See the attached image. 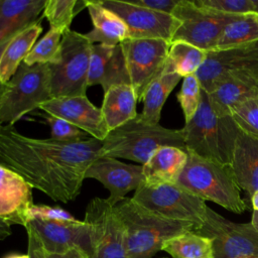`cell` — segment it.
<instances>
[{"mask_svg": "<svg viewBox=\"0 0 258 258\" xmlns=\"http://www.w3.org/2000/svg\"><path fill=\"white\" fill-rule=\"evenodd\" d=\"M61 38L60 31L49 28L46 34L33 45L23 62L28 66L57 63L61 55Z\"/></svg>", "mask_w": 258, "mask_h": 258, "instance_id": "4dcf8cb0", "label": "cell"}, {"mask_svg": "<svg viewBox=\"0 0 258 258\" xmlns=\"http://www.w3.org/2000/svg\"><path fill=\"white\" fill-rule=\"evenodd\" d=\"M92 43L80 32L68 30L61 38V55L49 64L52 98L86 96Z\"/></svg>", "mask_w": 258, "mask_h": 258, "instance_id": "52a82bcc", "label": "cell"}, {"mask_svg": "<svg viewBox=\"0 0 258 258\" xmlns=\"http://www.w3.org/2000/svg\"><path fill=\"white\" fill-rule=\"evenodd\" d=\"M33 219H40L59 223H74L77 220L66 210L59 207H51L47 205H33L28 212V222Z\"/></svg>", "mask_w": 258, "mask_h": 258, "instance_id": "8d00e7d4", "label": "cell"}, {"mask_svg": "<svg viewBox=\"0 0 258 258\" xmlns=\"http://www.w3.org/2000/svg\"><path fill=\"white\" fill-rule=\"evenodd\" d=\"M28 239V246H27V253L29 254L30 258H47V253L45 252L42 243L36 234L35 230L27 224L25 227Z\"/></svg>", "mask_w": 258, "mask_h": 258, "instance_id": "f35d334b", "label": "cell"}, {"mask_svg": "<svg viewBox=\"0 0 258 258\" xmlns=\"http://www.w3.org/2000/svg\"><path fill=\"white\" fill-rule=\"evenodd\" d=\"M195 233L213 241L214 258H258V232L251 223H235L208 207Z\"/></svg>", "mask_w": 258, "mask_h": 258, "instance_id": "8fae6325", "label": "cell"}, {"mask_svg": "<svg viewBox=\"0 0 258 258\" xmlns=\"http://www.w3.org/2000/svg\"><path fill=\"white\" fill-rule=\"evenodd\" d=\"M187 161V152L174 146L157 148L142 165L144 182L175 183Z\"/></svg>", "mask_w": 258, "mask_h": 258, "instance_id": "44dd1931", "label": "cell"}, {"mask_svg": "<svg viewBox=\"0 0 258 258\" xmlns=\"http://www.w3.org/2000/svg\"><path fill=\"white\" fill-rule=\"evenodd\" d=\"M12 38H13V37H12ZM12 38H11V39H12ZM11 39H8V40L3 41V42L0 43V57H1V55H2V53H3V51H4V49L6 48L7 44L9 43V41H10ZM6 90H7V84H4V83H2V82L0 81V107H1L2 100H3V97H4V94H5Z\"/></svg>", "mask_w": 258, "mask_h": 258, "instance_id": "60d3db41", "label": "cell"}, {"mask_svg": "<svg viewBox=\"0 0 258 258\" xmlns=\"http://www.w3.org/2000/svg\"><path fill=\"white\" fill-rule=\"evenodd\" d=\"M114 207L125 228L128 258H152L165 241L196 229L191 223L161 217L132 198H125Z\"/></svg>", "mask_w": 258, "mask_h": 258, "instance_id": "7a4b0ae2", "label": "cell"}, {"mask_svg": "<svg viewBox=\"0 0 258 258\" xmlns=\"http://www.w3.org/2000/svg\"><path fill=\"white\" fill-rule=\"evenodd\" d=\"M42 32L40 19L16 34L7 44L0 57V81L7 84L31 50Z\"/></svg>", "mask_w": 258, "mask_h": 258, "instance_id": "d4e9b609", "label": "cell"}, {"mask_svg": "<svg viewBox=\"0 0 258 258\" xmlns=\"http://www.w3.org/2000/svg\"><path fill=\"white\" fill-rule=\"evenodd\" d=\"M175 183L200 199L216 203L236 214H242L247 208L231 167L191 152H187L186 164Z\"/></svg>", "mask_w": 258, "mask_h": 258, "instance_id": "5b68a950", "label": "cell"}, {"mask_svg": "<svg viewBox=\"0 0 258 258\" xmlns=\"http://www.w3.org/2000/svg\"><path fill=\"white\" fill-rule=\"evenodd\" d=\"M179 1L180 0H132L129 2L134 5L148 8L154 11L172 14Z\"/></svg>", "mask_w": 258, "mask_h": 258, "instance_id": "74e56055", "label": "cell"}, {"mask_svg": "<svg viewBox=\"0 0 258 258\" xmlns=\"http://www.w3.org/2000/svg\"><path fill=\"white\" fill-rule=\"evenodd\" d=\"M38 109L71 122L91 137L101 141L110 132L101 108L91 103L87 96L52 98L41 104Z\"/></svg>", "mask_w": 258, "mask_h": 258, "instance_id": "2e32d148", "label": "cell"}, {"mask_svg": "<svg viewBox=\"0 0 258 258\" xmlns=\"http://www.w3.org/2000/svg\"><path fill=\"white\" fill-rule=\"evenodd\" d=\"M180 79L179 75L164 70L150 83L142 97L143 110L139 116L143 121L149 124H159L163 105Z\"/></svg>", "mask_w": 258, "mask_h": 258, "instance_id": "484cf974", "label": "cell"}, {"mask_svg": "<svg viewBox=\"0 0 258 258\" xmlns=\"http://www.w3.org/2000/svg\"><path fill=\"white\" fill-rule=\"evenodd\" d=\"M137 101L135 91L130 85H115L104 92L101 111L109 131L124 125L138 115Z\"/></svg>", "mask_w": 258, "mask_h": 258, "instance_id": "cb8c5ba5", "label": "cell"}, {"mask_svg": "<svg viewBox=\"0 0 258 258\" xmlns=\"http://www.w3.org/2000/svg\"><path fill=\"white\" fill-rule=\"evenodd\" d=\"M115 45L93 44L89 66L88 87L95 85H103L109 70L111 56Z\"/></svg>", "mask_w": 258, "mask_h": 258, "instance_id": "1f68e13d", "label": "cell"}, {"mask_svg": "<svg viewBox=\"0 0 258 258\" xmlns=\"http://www.w3.org/2000/svg\"><path fill=\"white\" fill-rule=\"evenodd\" d=\"M170 44L161 39L130 38L120 43L126 82L134 89L138 101L164 71Z\"/></svg>", "mask_w": 258, "mask_h": 258, "instance_id": "30bf717a", "label": "cell"}, {"mask_svg": "<svg viewBox=\"0 0 258 258\" xmlns=\"http://www.w3.org/2000/svg\"><path fill=\"white\" fill-rule=\"evenodd\" d=\"M231 116L241 130L258 138V97L233 108Z\"/></svg>", "mask_w": 258, "mask_h": 258, "instance_id": "d590c367", "label": "cell"}, {"mask_svg": "<svg viewBox=\"0 0 258 258\" xmlns=\"http://www.w3.org/2000/svg\"><path fill=\"white\" fill-rule=\"evenodd\" d=\"M11 234V226L7 222L0 219V240H5Z\"/></svg>", "mask_w": 258, "mask_h": 258, "instance_id": "b9f144b4", "label": "cell"}, {"mask_svg": "<svg viewBox=\"0 0 258 258\" xmlns=\"http://www.w3.org/2000/svg\"><path fill=\"white\" fill-rule=\"evenodd\" d=\"M47 258H89V256L82 250L74 249L64 254H47Z\"/></svg>", "mask_w": 258, "mask_h": 258, "instance_id": "ab89813d", "label": "cell"}, {"mask_svg": "<svg viewBox=\"0 0 258 258\" xmlns=\"http://www.w3.org/2000/svg\"><path fill=\"white\" fill-rule=\"evenodd\" d=\"M132 199L161 217L191 223L196 229L204 223L208 209L204 200L177 183L148 184L143 182L135 190Z\"/></svg>", "mask_w": 258, "mask_h": 258, "instance_id": "ba28073f", "label": "cell"}, {"mask_svg": "<svg viewBox=\"0 0 258 258\" xmlns=\"http://www.w3.org/2000/svg\"><path fill=\"white\" fill-rule=\"evenodd\" d=\"M33 205L32 186L19 173L0 164V219L10 226L25 227Z\"/></svg>", "mask_w": 258, "mask_h": 258, "instance_id": "ac0fdd59", "label": "cell"}, {"mask_svg": "<svg viewBox=\"0 0 258 258\" xmlns=\"http://www.w3.org/2000/svg\"><path fill=\"white\" fill-rule=\"evenodd\" d=\"M46 0H0V43L38 21Z\"/></svg>", "mask_w": 258, "mask_h": 258, "instance_id": "ffe728a7", "label": "cell"}, {"mask_svg": "<svg viewBox=\"0 0 258 258\" xmlns=\"http://www.w3.org/2000/svg\"><path fill=\"white\" fill-rule=\"evenodd\" d=\"M181 132L187 152L230 166L240 127L232 116L220 117L214 113L203 89L200 107Z\"/></svg>", "mask_w": 258, "mask_h": 258, "instance_id": "3957f363", "label": "cell"}, {"mask_svg": "<svg viewBox=\"0 0 258 258\" xmlns=\"http://www.w3.org/2000/svg\"><path fill=\"white\" fill-rule=\"evenodd\" d=\"M86 178L100 181L109 190L106 200L113 207L144 182L142 165L125 163L112 157L97 158L88 168Z\"/></svg>", "mask_w": 258, "mask_h": 258, "instance_id": "9a60e30c", "label": "cell"}, {"mask_svg": "<svg viewBox=\"0 0 258 258\" xmlns=\"http://www.w3.org/2000/svg\"><path fill=\"white\" fill-rule=\"evenodd\" d=\"M84 221L90 228V258H128L124 225L106 199L91 200Z\"/></svg>", "mask_w": 258, "mask_h": 258, "instance_id": "7c38bea8", "label": "cell"}, {"mask_svg": "<svg viewBox=\"0 0 258 258\" xmlns=\"http://www.w3.org/2000/svg\"><path fill=\"white\" fill-rule=\"evenodd\" d=\"M230 167L239 187L252 196L258 190V138L240 129Z\"/></svg>", "mask_w": 258, "mask_h": 258, "instance_id": "d6986e66", "label": "cell"}, {"mask_svg": "<svg viewBox=\"0 0 258 258\" xmlns=\"http://www.w3.org/2000/svg\"><path fill=\"white\" fill-rule=\"evenodd\" d=\"M251 202H252V207L254 211H258V190H256L251 196Z\"/></svg>", "mask_w": 258, "mask_h": 258, "instance_id": "ee69618b", "label": "cell"}, {"mask_svg": "<svg viewBox=\"0 0 258 258\" xmlns=\"http://www.w3.org/2000/svg\"><path fill=\"white\" fill-rule=\"evenodd\" d=\"M101 146L102 141L93 137L60 142L27 137L12 125H0V164L19 173L32 188L63 204L80 195Z\"/></svg>", "mask_w": 258, "mask_h": 258, "instance_id": "6da1fadb", "label": "cell"}, {"mask_svg": "<svg viewBox=\"0 0 258 258\" xmlns=\"http://www.w3.org/2000/svg\"><path fill=\"white\" fill-rule=\"evenodd\" d=\"M87 8L93 23V29L85 36L92 44L99 42L118 45L129 39V30L125 22L99 1H88Z\"/></svg>", "mask_w": 258, "mask_h": 258, "instance_id": "603a6c76", "label": "cell"}, {"mask_svg": "<svg viewBox=\"0 0 258 258\" xmlns=\"http://www.w3.org/2000/svg\"><path fill=\"white\" fill-rule=\"evenodd\" d=\"M50 128L51 139L60 142H74L85 140L87 133L71 122L47 113H38Z\"/></svg>", "mask_w": 258, "mask_h": 258, "instance_id": "836d02e7", "label": "cell"}, {"mask_svg": "<svg viewBox=\"0 0 258 258\" xmlns=\"http://www.w3.org/2000/svg\"><path fill=\"white\" fill-rule=\"evenodd\" d=\"M206 8L232 15H258V0H195Z\"/></svg>", "mask_w": 258, "mask_h": 258, "instance_id": "e575fe53", "label": "cell"}, {"mask_svg": "<svg viewBox=\"0 0 258 258\" xmlns=\"http://www.w3.org/2000/svg\"><path fill=\"white\" fill-rule=\"evenodd\" d=\"M258 41V24L255 15H241L225 26L216 50H226Z\"/></svg>", "mask_w": 258, "mask_h": 258, "instance_id": "f1b7e54d", "label": "cell"}, {"mask_svg": "<svg viewBox=\"0 0 258 258\" xmlns=\"http://www.w3.org/2000/svg\"><path fill=\"white\" fill-rule=\"evenodd\" d=\"M171 15L180 22L171 43L186 42L207 52L216 50L225 26L241 16L215 11L190 0H180Z\"/></svg>", "mask_w": 258, "mask_h": 258, "instance_id": "9c48e42d", "label": "cell"}, {"mask_svg": "<svg viewBox=\"0 0 258 258\" xmlns=\"http://www.w3.org/2000/svg\"><path fill=\"white\" fill-rule=\"evenodd\" d=\"M209 101L217 116H231V110L239 104L258 97V76L228 80L208 93Z\"/></svg>", "mask_w": 258, "mask_h": 258, "instance_id": "7402d4cb", "label": "cell"}, {"mask_svg": "<svg viewBox=\"0 0 258 258\" xmlns=\"http://www.w3.org/2000/svg\"><path fill=\"white\" fill-rule=\"evenodd\" d=\"M255 17H256V21H257V24H258V15H255Z\"/></svg>", "mask_w": 258, "mask_h": 258, "instance_id": "bcb514c9", "label": "cell"}, {"mask_svg": "<svg viewBox=\"0 0 258 258\" xmlns=\"http://www.w3.org/2000/svg\"><path fill=\"white\" fill-rule=\"evenodd\" d=\"M207 58V51L189 43L175 41L170 44L165 71L181 78L196 75Z\"/></svg>", "mask_w": 258, "mask_h": 258, "instance_id": "4316f807", "label": "cell"}, {"mask_svg": "<svg viewBox=\"0 0 258 258\" xmlns=\"http://www.w3.org/2000/svg\"><path fill=\"white\" fill-rule=\"evenodd\" d=\"M127 25L130 39H161L171 43L179 21L171 14L134 5L129 1L100 0Z\"/></svg>", "mask_w": 258, "mask_h": 258, "instance_id": "5bb4252c", "label": "cell"}, {"mask_svg": "<svg viewBox=\"0 0 258 258\" xmlns=\"http://www.w3.org/2000/svg\"><path fill=\"white\" fill-rule=\"evenodd\" d=\"M250 223L252 224V226L254 227V229L258 232V211H254V210H253L252 220H251Z\"/></svg>", "mask_w": 258, "mask_h": 258, "instance_id": "7bdbcfd3", "label": "cell"}, {"mask_svg": "<svg viewBox=\"0 0 258 258\" xmlns=\"http://www.w3.org/2000/svg\"><path fill=\"white\" fill-rule=\"evenodd\" d=\"M88 1L79 0H46L43 16L48 20L50 28L62 34L70 30L74 17L85 7Z\"/></svg>", "mask_w": 258, "mask_h": 258, "instance_id": "f546056e", "label": "cell"}, {"mask_svg": "<svg viewBox=\"0 0 258 258\" xmlns=\"http://www.w3.org/2000/svg\"><path fill=\"white\" fill-rule=\"evenodd\" d=\"M52 99L49 64L21 62L7 83L0 107V125H14L25 114Z\"/></svg>", "mask_w": 258, "mask_h": 258, "instance_id": "8992f818", "label": "cell"}, {"mask_svg": "<svg viewBox=\"0 0 258 258\" xmlns=\"http://www.w3.org/2000/svg\"><path fill=\"white\" fill-rule=\"evenodd\" d=\"M4 258H30L29 254H17V253H13V254H9L7 256H5Z\"/></svg>", "mask_w": 258, "mask_h": 258, "instance_id": "f6af8a7d", "label": "cell"}, {"mask_svg": "<svg viewBox=\"0 0 258 258\" xmlns=\"http://www.w3.org/2000/svg\"><path fill=\"white\" fill-rule=\"evenodd\" d=\"M202 99V87L196 75L183 78L177 100L181 107L185 123L191 120L197 113Z\"/></svg>", "mask_w": 258, "mask_h": 258, "instance_id": "d6a6232c", "label": "cell"}, {"mask_svg": "<svg viewBox=\"0 0 258 258\" xmlns=\"http://www.w3.org/2000/svg\"><path fill=\"white\" fill-rule=\"evenodd\" d=\"M161 146H174L186 151L181 129L173 130L160 124H149L138 114L109 132L102 141L100 157L123 158L143 165Z\"/></svg>", "mask_w": 258, "mask_h": 258, "instance_id": "277c9868", "label": "cell"}, {"mask_svg": "<svg viewBox=\"0 0 258 258\" xmlns=\"http://www.w3.org/2000/svg\"><path fill=\"white\" fill-rule=\"evenodd\" d=\"M161 250L170 254L172 258H214L213 241L194 231L165 241Z\"/></svg>", "mask_w": 258, "mask_h": 258, "instance_id": "83f0119b", "label": "cell"}, {"mask_svg": "<svg viewBox=\"0 0 258 258\" xmlns=\"http://www.w3.org/2000/svg\"><path fill=\"white\" fill-rule=\"evenodd\" d=\"M27 224L35 230L48 255L64 254L71 250L79 249L90 258L91 235L89 225L85 221L59 223L33 219Z\"/></svg>", "mask_w": 258, "mask_h": 258, "instance_id": "e0dca14e", "label": "cell"}, {"mask_svg": "<svg viewBox=\"0 0 258 258\" xmlns=\"http://www.w3.org/2000/svg\"><path fill=\"white\" fill-rule=\"evenodd\" d=\"M196 76L207 93L228 80L258 76V41L231 49L208 51Z\"/></svg>", "mask_w": 258, "mask_h": 258, "instance_id": "4fadbf2b", "label": "cell"}]
</instances>
